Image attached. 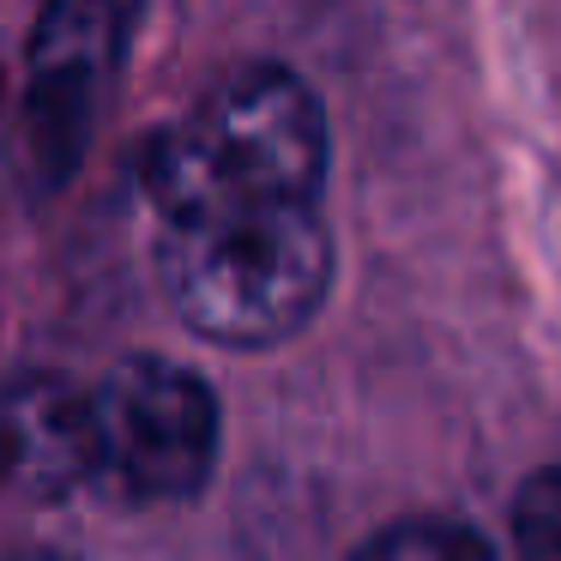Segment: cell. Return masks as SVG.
I'll use <instances>...</instances> for the list:
<instances>
[{"label": "cell", "instance_id": "7", "mask_svg": "<svg viewBox=\"0 0 561 561\" xmlns=\"http://www.w3.org/2000/svg\"><path fill=\"white\" fill-rule=\"evenodd\" d=\"M513 543L525 556L561 561V471H537L513 501Z\"/></svg>", "mask_w": 561, "mask_h": 561}, {"label": "cell", "instance_id": "2", "mask_svg": "<svg viewBox=\"0 0 561 561\" xmlns=\"http://www.w3.org/2000/svg\"><path fill=\"white\" fill-rule=\"evenodd\" d=\"M327 115L290 67H242L175 115L139 158L151 218L320 199Z\"/></svg>", "mask_w": 561, "mask_h": 561}, {"label": "cell", "instance_id": "6", "mask_svg": "<svg viewBox=\"0 0 561 561\" xmlns=\"http://www.w3.org/2000/svg\"><path fill=\"white\" fill-rule=\"evenodd\" d=\"M363 556L380 561H453V556H489V537L465 531L447 519H423V525H392V531L368 537Z\"/></svg>", "mask_w": 561, "mask_h": 561}, {"label": "cell", "instance_id": "5", "mask_svg": "<svg viewBox=\"0 0 561 561\" xmlns=\"http://www.w3.org/2000/svg\"><path fill=\"white\" fill-rule=\"evenodd\" d=\"M0 483L25 495L98 489L91 387L67 375H31L0 392Z\"/></svg>", "mask_w": 561, "mask_h": 561}, {"label": "cell", "instance_id": "1", "mask_svg": "<svg viewBox=\"0 0 561 561\" xmlns=\"http://www.w3.org/2000/svg\"><path fill=\"white\" fill-rule=\"evenodd\" d=\"M158 284L182 327L224 351L296 339L332 290V230L320 199L163 218Z\"/></svg>", "mask_w": 561, "mask_h": 561}, {"label": "cell", "instance_id": "4", "mask_svg": "<svg viewBox=\"0 0 561 561\" xmlns=\"http://www.w3.org/2000/svg\"><path fill=\"white\" fill-rule=\"evenodd\" d=\"M127 61V0H49L31 37V139L67 175Z\"/></svg>", "mask_w": 561, "mask_h": 561}, {"label": "cell", "instance_id": "3", "mask_svg": "<svg viewBox=\"0 0 561 561\" xmlns=\"http://www.w3.org/2000/svg\"><path fill=\"white\" fill-rule=\"evenodd\" d=\"M218 435V392L170 356H122L103 380H91L98 489L122 501H194L211 483Z\"/></svg>", "mask_w": 561, "mask_h": 561}]
</instances>
